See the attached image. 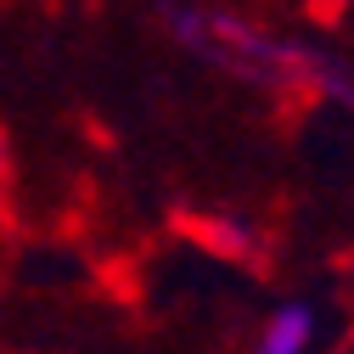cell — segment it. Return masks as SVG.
Wrapping results in <instances>:
<instances>
[{
	"label": "cell",
	"mask_w": 354,
	"mask_h": 354,
	"mask_svg": "<svg viewBox=\"0 0 354 354\" xmlns=\"http://www.w3.org/2000/svg\"><path fill=\"white\" fill-rule=\"evenodd\" d=\"M309 332H315L309 309L287 304L281 315H276L270 326H264V343H259V354H304V348H309Z\"/></svg>",
	"instance_id": "cell-1"
}]
</instances>
